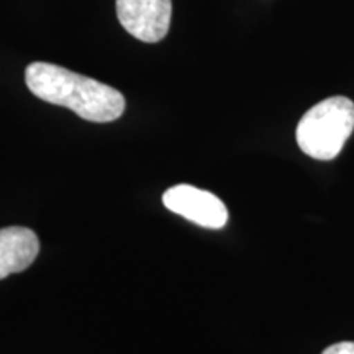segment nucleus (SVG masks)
I'll use <instances>...</instances> for the list:
<instances>
[{
    "mask_svg": "<svg viewBox=\"0 0 354 354\" xmlns=\"http://www.w3.org/2000/svg\"><path fill=\"white\" fill-rule=\"evenodd\" d=\"M25 82L33 95L61 105L87 122L109 123L125 112V97L117 88L51 63H32Z\"/></svg>",
    "mask_w": 354,
    "mask_h": 354,
    "instance_id": "1",
    "label": "nucleus"
},
{
    "mask_svg": "<svg viewBox=\"0 0 354 354\" xmlns=\"http://www.w3.org/2000/svg\"><path fill=\"white\" fill-rule=\"evenodd\" d=\"M322 354H354V342H342L331 344Z\"/></svg>",
    "mask_w": 354,
    "mask_h": 354,
    "instance_id": "6",
    "label": "nucleus"
},
{
    "mask_svg": "<svg viewBox=\"0 0 354 354\" xmlns=\"http://www.w3.org/2000/svg\"><path fill=\"white\" fill-rule=\"evenodd\" d=\"M171 0H117V17L131 37L145 43H158L171 25Z\"/></svg>",
    "mask_w": 354,
    "mask_h": 354,
    "instance_id": "4",
    "label": "nucleus"
},
{
    "mask_svg": "<svg viewBox=\"0 0 354 354\" xmlns=\"http://www.w3.org/2000/svg\"><path fill=\"white\" fill-rule=\"evenodd\" d=\"M166 209L184 216L198 227L220 230L227 225L228 210L215 194L189 184L172 185L162 194Z\"/></svg>",
    "mask_w": 354,
    "mask_h": 354,
    "instance_id": "3",
    "label": "nucleus"
},
{
    "mask_svg": "<svg viewBox=\"0 0 354 354\" xmlns=\"http://www.w3.org/2000/svg\"><path fill=\"white\" fill-rule=\"evenodd\" d=\"M354 130V102L335 95L313 105L300 118L295 138L307 156L331 161L342 153Z\"/></svg>",
    "mask_w": 354,
    "mask_h": 354,
    "instance_id": "2",
    "label": "nucleus"
},
{
    "mask_svg": "<svg viewBox=\"0 0 354 354\" xmlns=\"http://www.w3.org/2000/svg\"><path fill=\"white\" fill-rule=\"evenodd\" d=\"M38 253L39 240L33 230L25 227L0 230V281L28 269Z\"/></svg>",
    "mask_w": 354,
    "mask_h": 354,
    "instance_id": "5",
    "label": "nucleus"
}]
</instances>
